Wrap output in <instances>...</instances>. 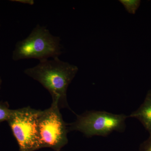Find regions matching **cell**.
Segmentation results:
<instances>
[{
    "mask_svg": "<svg viewBox=\"0 0 151 151\" xmlns=\"http://www.w3.org/2000/svg\"><path fill=\"white\" fill-rule=\"evenodd\" d=\"M78 71L77 66L57 57L40 60L37 65L26 69L24 73L48 90L52 100H58L60 108L70 109L67 100V89Z\"/></svg>",
    "mask_w": 151,
    "mask_h": 151,
    "instance_id": "1",
    "label": "cell"
},
{
    "mask_svg": "<svg viewBox=\"0 0 151 151\" xmlns=\"http://www.w3.org/2000/svg\"><path fill=\"white\" fill-rule=\"evenodd\" d=\"M60 38L52 35L46 28L37 25L26 38L17 42L13 52L15 61L22 59L58 57L62 53Z\"/></svg>",
    "mask_w": 151,
    "mask_h": 151,
    "instance_id": "2",
    "label": "cell"
},
{
    "mask_svg": "<svg viewBox=\"0 0 151 151\" xmlns=\"http://www.w3.org/2000/svg\"><path fill=\"white\" fill-rule=\"evenodd\" d=\"M129 116L105 111H86L77 115L75 122L68 124L70 131H78L86 137L94 136L106 137L114 132H124Z\"/></svg>",
    "mask_w": 151,
    "mask_h": 151,
    "instance_id": "3",
    "label": "cell"
},
{
    "mask_svg": "<svg viewBox=\"0 0 151 151\" xmlns=\"http://www.w3.org/2000/svg\"><path fill=\"white\" fill-rule=\"evenodd\" d=\"M50 107L40 110L38 119L39 142L41 148H50L60 151L68 142V124L63 121L60 111L58 100H52Z\"/></svg>",
    "mask_w": 151,
    "mask_h": 151,
    "instance_id": "4",
    "label": "cell"
},
{
    "mask_svg": "<svg viewBox=\"0 0 151 151\" xmlns=\"http://www.w3.org/2000/svg\"><path fill=\"white\" fill-rule=\"evenodd\" d=\"M40 111L30 107L13 110L7 122L20 151H35L40 149L38 130Z\"/></svg>",
    "mask_w": 151,
    "mask_h": 151,
    "instance_id": "5",
    "label": "cell"
},
{
    "mask_svg": "<svg viewBox=\"0 0 151 151\" xmlns=\"http://www.w3.org/2000/svg\"><path fill=\"white\" fill-rule=\"evenodd\" d=\"M129 117L139 120L150 134H151V90L147 93L144 102L139 108L132 112Z\"/></svg>",
    "mask_w": 151,
    "mask_h": 151,
    "instance_id": "6",
    "label": "cell"
},
{
    "mask_svg": "<svg viewBox=\"0 0 151 151\" xmlns=\"http://www.w3.org/2000/svg\"><path fill=\"white\" fill-rule=\"evenodd\" d=\"M119 1L129 13L133 14H135L141 3L139 0H120Z\"/></svg>",
    "mask_w": 151,
    "mask_h": 151,
    "instance_id": "7",
    "label": "cell"
},
{
    "mask_svg": "<svg viewBox=\"0 0 151 151\" xmlns=\"http://www.w3.org/2000/svg\"><path fill=\"white\" fill-rule=\"evenodd\" d=\"M13 110L9 108L7 103H0V123L7 121L9 119Z\"/></svg>",
    "mask_w": 151,
    "mask_h": 151,
    "instance_id": "8",
    "label": "cell"
},
{
    "mask_svg": "<svg viewBox=\"0 0 151 151\" xmlns=\"http://www.w3.org/2000/svg\"><path fill=\"white\" fill-rule=\"evenodd\" d=\"M139 151H151V134L140 146Z\"/></svg>",
    "mask_w": 151,
    "mask_h": 151,
    "instance_id": "9",
    "label": "cell"
},
{
    "mask_svg": "<svg viewBox=\"0 0 151 151\" xmlns=\"http://www.w3.org/2000/svg\"><path fill=\"white\" fill-rule=\"evenodd\" d=\"M13 1H16L17 2L22 3V4H27L33 5L34 4V1L33 0H14Z\"/></svg>",
    "mask_w": 151,
    "mask_h": 151,
    "instance_id": "10",
    "label": "cell"
},
{
    "mask_svg": "<svg viewBox=\"0 0 151 151\" xmlns=\"http://www.w3.org/2000/svg\"><path fill=\"white\" fill-rule=\"evenodd\" d=\"M1 78H0V87H1Z\"/></svg>",
    "mask_w": 151,
    "mask_h": 151,
    "instance_id": "11",
    "label": "cell"
}]
</instances>
